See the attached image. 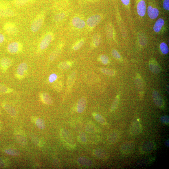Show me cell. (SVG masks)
<instances>
[{"label": "cell", "instance_id": "11a10c76", "mask_svg": "<svg viewBox=\"0 0 169 169\" xmlns=\"http://www.w3.org/2000/svg\"><path fill=\"white\" fill-rule=\"evenodd\" d=\"M1 110H0V115H1Z\"/></svg>", "mask_w": 169, "mask_h": 169}, {"label": "cell", "instance_id": "4dcf8cb0", "mask_svg": "<svg viewBox=\"0 0 169 169\" xmlns=\"http://www.w3.org/2000/svg\"><path fill=\"white\" fill-rule=\"evenodd\" d=\"M71 66V63L70 62L68 61H64L59 64L58 68L60 70H66L69 68Z\"/></svg>", "mask_w": 169, "mask_h": 169}, {"label": "cell", "instance_id": "d4e9b609", "mask_svg": "<svg viewBox=\"0 0 169 169\" xmlns=\"http://www.w3.org/2000/svg\"><path fill=\"white\" fill-rule=\"evenodd\" d=\"M78 161L79 164L84 166L90 167L92 164L91 161L85 157H79L78 159Z\"/></svg>", "mask_w": 169, "mask_h": 169}, {"label": "cell", "instance_id": "2e32d148", "mask_svg": "<svg viewBox=\"0 0 169 169\" xmlns=\"http://www.w3.org/2000/svg\"><path fill=\"white\" fill-rule=\"evenodd\" d=\"M120 134L117 131H113L109 133L107 137V140L109 143L114 144L120 138Z\"/></svg>", "mask_w": 169, "mask_h": 169}, {"label": "cell", "instance_id": "e575fe53", "mask_svg": "<svg viewBox=\"0 0 169 169\" xmlns=\"http://www.w3.org/2000/svg\"><path fill=\"white\" fill-rule=\"evenodd\" d=\"M161 51L163 54H167L169 52V49L167 45L164 42H162L160 45Z\"/></svg>", "mask_w": 169, "mask_h": 169}, {"label": "cell", "instance_id": "db71d44e", "mask_svg": "<svg viewBox=\"0 0 169 169\" xmlns=\"http://www.w3.org/2000/svg\"><path fill=\"white\" fill-rule=\"evenodd\" d=\"M1 122H0V128H1Z\"/></svg>", "mask_w": 169, "mask_h": 169}, {"label": "cell", "instance_id": "681fc988", "mask_svg": "<svg viewBox=\"0 0 169 169\" xmlns=\"http://www.w3.org/2000/svg\"><path fill=\"white\" fill-rule=\"evenodd\" d=\"M5 37L3 34L0 33V44H2L4 41Z\"/></svg>", "mask_w": 169, "mask_h": 169}, {"label": "cell", "instance_id": "d590c367", "mask_svg": "<svg viewBox=\"0 0 169 169\" xmlns=\"http://www.w3.org/2000/svg\"><path fill=\"white\" fill-rule=\"evenodd\" d=\"M36 124L37 127L41 129H43L45 128V124L44 120L41 118H38L36 122Z\"/></svg>", "mask_w": 169, "mask_h": 169}, {"label": "cell", "instance_id": "d6a6232c", "mask_svg": "<svg viewBox=\"0 0 169 169\" xmlns=\"http://www.w3.org/2000/svg\"><path fill=\"white\" fill-rule=\"evenodd\" d=\"M84 44V41L83 39H81L77 41L74 46L73 49L74 51H77L81 48Z\"/></svg>", "mask_w": 169, "mask_h": 169}, {"label": "cell", "instance_id": "4fadbf2b", "mask_svg": "<svg viewBox=\"0 0 169 169\" xmlns=\"http://www.w3.org/2000/svg\"><path fill=\"white\" fill-rule=\"evenodd\" d=\"M12 64V60L8 57L3 58L0 60V66L5 71L8 69Z\"/></svg>", "mask_w": 169, "mask_h": 169}, {"label": "cell", "instance_id": "e0dca14e", "mask_svg": "<svg viewBox=\"0 0 169 169\" xmlns=\"http://www.w3.org/2000/svg\"><path fill=\"white\" fill-rule=\"evenodd\" d=\"M87 104L86 99L82 97L79 100L77 106V110L79 113H81L85 110Z\"/></svg>", "mask_w": 169, "mask_h": 169}, {"label": "cell", "instance_id": "52a82bcc", "mask_svg": "<svg viewBox=\"0 0 169 169\" xmlns=\"http://www.w3.org/2000/svg\"><path fill=\"white\" fill-rule=\"evenodd\" d=\"M155 144L150 141H145L142 143L140 146L139 150L143 153H148L155 150Z\"/></svg>", "mask_w": 169, "mask_h": 169}, {"label": "cell", "instance_id": "44dd1931", "mask_svg": "<svg viewBox=\"0 0 169 169\" xmlns=\"http://www.w3.org/2000/svg\"><path fill=\"white\" fill-rule=\"evenodd\" d=\"M2 106L6 112L11 116L14 117L16 116V111L13 106L4 103L2 104Z\"/></svg>", "mask_w": 169, "mask_h": 169}, {"label": "cell", "instance_id": "484cf974", "mask_svg": "<svg viewBox=\"0 0 169 169\" xmlns=\"http://www.w3.org/2000/svg\"><path fill=\"white\" fill-rule=\"evenodd\" d=\"M14 91L4 84L0 83V94H6L12 93Z\"/></svg>", "mask_w": 169, "mask_h": 169}, {"label": "cell", "instance_id": "6da1fadb", "mask_svg": "<svg viewBox=\"0 0 169 169\" xmlns=\"http://www.w3.org/2000/svg\"><path fill=\"white\" fill-rule=\"evenodd\" d=\"M54 38V34L52 32H48L46 33L42 37L39 45L38 49L40 51H42L47 49L51 44Z\"/></svg>", "mask_w": 169, "mask_h": 169}, {"label": "cell", "instance_id": "277c9868", "mask_svg": "<svg viewBox=\"0 0 169 169\" xmlns=\"http://www.w3.org/2000/svg\"><path fill=\"white\" fill-rule=\"evenodd\" d=\"M143 129L140 122L138 119L133 120L131 124L129 132L132 135H137L141 133Z\"/></svg>", "mask_w": 169, "mask_h": 169}, {"label": "cell", "instance_id": "f35d334b", "mask_svg": "<svg viewBox=\"0 0 169 169\" xmlns=\"http://www.w3.org/2000/svg\"><path fill=\"white\" fill-rule=\"evenodd\" d=\"M85 129L87 132L92 133L95 131V128L94 125L93 124L90 123L87 125Z\"/></svg>", "mask_w": 169, "mask_h": 169}, {"label": "cell", "instance_id": "9a60e30c", "mask_svg": "<svg viewBox=\"0 0 169 169\" xmlns=\"http://www.w3.org/2000/svg\"><path fill=\"white\" fill-rule=\"evenodd\" d=\"M63 44H61L57 46L50 55L49 59L52 61L56 60L59 56L61 51Z\"/></svg>", "mask_w": 169, "mask_h": 169}, {"label": "cell", "instance_id": "74e56055", "mask_svg": "<svg viewBox=\"0 0 169 169\" xmlns=\"http://www.w3.org/2000/svg\"><path fill=\"white\" fill-rule=\"evenodd\" d=\"M101 71L105 74L110 76H113L115 75V72L113 70L107 68L101 69Z\"/></svg>", "mask_w": 169, "mask_h": 169}, {"label": "cell", "instance_id": "8fae6325", "mask_svg": "<svg viewBox=\"0 0 169 169\" xmlns=\"http://www.w3.org/2000/svg\"><path fill=\"white\" fill-rule=\"evenodd\" d=\"M152 97L153 102L155 105L160 109H163L164 106V103L163 99L161 95L157 91H153L152 93Z\"/></svg>", "mask_w": 169, "mask_h": 169}, {"label": "cell", "instance_id": "7a4b0ae2", "mask_svg": "<svg viewBox=\"0 0 169 169\" xmlns=\"http://www.w3.org/2000/svg\"><path fill=\"white\" fill-rule=\"evenodd\" d=\"M45 19L44 14H38L34 18L30 26V29L33 32H36L39 31L43 25Z\"/></svg>", "mask_w": 169, "mask_h": 169}, {"label": "cell", "instance_id": "f546056e", "mask_svg": "<svg viewBox=\"0 0 169 169\" xmlns=\"http://www.w3.org/2000/svg\"><path fill=\"white\" fill-rule=\"evenodd\" d=\"M5 152L9 155L13 156H17L20 155V152L17 150L14 149H8L5 150Z\"/></svg>", "mask_w": 169, "mask_h": 169}, {"label": "cell", "instance_id": "603a6c76", "mask_svg": "<svg viewBox=\"0 0 169 169\" xmlns=\"http://www.w3.org/2000/svg\"><path fill=\"white\" fill-rule=\"evenodd\" d=\"M67 13L66 12H60L54 15L53 18V21L55 22H59L62 21L67 16Z\"/></svg>", "mask_w": 169, "mask_h": 169}, {"label": "cell", "instance_id": "4316f807", "mask_svg": "<svg viewBox=\"0 0 169 169\" xmlns=\"http://www.w3.org/2000/svg\"><path fill=\"white\" fill-rule=\"evenodd\" d=\"M101 38L98 34H95L92 38V45L95 47H97L100 43Z\"/></svg>", "mask_w": 169, "mask_h": 169}, {"label": "cell", "instance_id": "f907efd6", "mask_svg": "<svg viewBox=\"0 0 169 169\" xmlns=\"http://www.w3.org/2000/svg\"><path fill=\"white\" fill-rule=\"evenodd\" d=\"M5 166V164L4 162L1 158H0V168H3Z\"/></svg>", "mask_w": 169, "mask_h": 169}, {"label": "cell", "instance_id": "ab89813d", "mask_svg": "<svg viewBox=\"0 0 169 169\" xmlns=\"http://www.w3.org/2000/svg\"><path fill=\"white\" fill-rule=\"evenodd\" d=\"M100 60L104 64L106 65L109 63V58L108 56L105 55H101L99 57Z\"/></svg>", "mask_w": 169, "mask_h": 169}, {"label": "cell", "instance_id": "816d5d0a", "mask_svg": "<svg viewBox=\"0 0 169 169\" xmlns=\"http://www.w3.org/2000/svg\"><path fill=\"white\" fill-rule=\"evenodd\" d=\"M121 1L124 5H128L129 3L130 0H121Z\"/></svg>", "mask_w": 169, "mask_h": 169}, {"label": "cell", "instance_id": "836d02e7", "mask_svg": "<svg viewBox=\"0 0 169 169\" xmlns=\"http://www.w3.org/2000/svg\"><path fill=\"white\" fill-rule=\"evenodd\" d=\"M76 72H74L72 73L68 79L67 81V86L69 87H71L73 83H74L76 78Z\"/></svg>", "mask_w": 169, "mask_h": 169}, {"label": "cell", "instance_id": "8992f818", "mask_svg": "<svg viewBox=\"0 0 169 169\" xmlns=\"http://www.w3.org/2000/svg\"><path fill=\"white\" fill-rule=\"evenodd\" d=\"M23 45L20 42L14 41L10 43L7 47V50L11 54H16L21 52Z\"/></svg>", "mask_w": 169, "mask_h": 169}, {"label": "cell", "instance_id": "f6af8a7d", "mask_svg": "<svg viewBox=\"0 0 169 169\" xmlns=\"http://www.w3.org/2000/svg\"><path fill=\"white\" fill-rule=\"evenodd\" d=\"M30 138L34 144L37 145H39V140L36 136L34 135H30Z\"/></svg>", "mask_w": 169, "mask_h": 169}, {"label": "cell", "instance_id": "f1b7e54d", "mask_svg": "<svg viewBox=\"0 0 169 169\" xmlns=\"http://www.w3.org/2000/svg\"><path fill=\"white\" fill-rule=\"evenodd\" d=\"M94 117L95 120L100 124L102 125H105L106 124V122L105 119L101 115L99 114H95L94 115Z\"/></svg>", "mask_w": 169, "mask_h": 169}, {"label": "cell", "instance_id": "7402d4cb", "mask_svg": "<svg viewBox=\"0 0 169 169\" xmlns=\"http://www.w3.org/2000/svg\"><path fill=\"white\" fill-rule=\"evenodd\" d=\"M164 24V21L162 18H159L157 20L153 26V29L156 32H159Z\"/></svg>", "mask_w": 169, "mask_h": 169}, {"label": "cell", "instance_id": "ba28073f", "mask_svg": "<svg viewBox=\"0 0 169 169\" xmlns=\"http://www.w3.org/2000/svg\"><path fill=\"white\" fill-rule=\"evenodd\" d=\"M14 11L3 3H0V17H13L15 16Z\"/></svg>", "mask_w": 169, "mask_h": 169}, {"label": "cell", "instance_id": "f5cc1de1", "mask_svg": "<svg viewBox=\"0 0 169 169\" xmlns=\"http://www.w3.org/2000/svg\"><path fill=\"white\" fill-rule=\"evenodd\" d=\"M165 145L167 146V147H169V140H166V142H165Z\"/></svg>", "mask_w": 169, "mask_h": 169}, {"label": "cell", "instance_id": "5b68a950", "mask_svg": "<svg viewBox=\"0 0 169 169\" xmlns=\"http://www.w3.org/2000/svg\"><path fill=\"white\" fill-rule=\"evenodd\" d=\"M28 66L25 63H23L19 65L17 68L15 76L19 80L24 78L27 74Z\"/></svg>", "mask_w": 169, "mask_h": 169}, {"label": "cell", "instance_id": "7dc6e473", "mask_svg": "<svg viewBox=\"0 0 169 169\" xmlns=\"http://www.w3.org/2000/svg\"><path fill=\"white\" fill-rule=\"evenodd\" d=\"M57 78V76L55 74H52L49 76V81L50 82H53L55 81Z\"/></svg>", "mask_w": 169, "mask_h": 169}, {"label": "cell", "instance_id": "b9f144b4", "mask_svg": "<svg viewBox=\"0 0 169 169\" xmlns=\"http://www.w3.org/2000/svg\"><path fill=\"white\" fill-rule=\"evenodd\" d=\"M169 116L167 115L161 117L160 118V121L162 123L166 125H168L169 122Z\"/></svg>", "mask_w": 169, "mask_h": 169}, {"label": "cell", "instance_id": "c3c4849f", "mask_svg": "<svg viewBox=\"0 0 169 169\" xmlns=\"http://www.w3.org/2000/svg\"><path fill=\"white\" fill-rule=\"evenodd\" d=\"M164 8L166 10H169V0H164L163 2Z\"/></svg>", "mask_w": 169, "mask_h": 169}, {"label": "cell", "instance_id": "cb8c5ba5", "mask_svg": "<svg viewBox=\"0 0 169 169\" xmlns=\"http://www.w3.org/2000/svg\"><path fill=\"white\" fill-rule=\"evenodd\" d=\"M15 137L17 143L20 145L24 146L27 144V140L26 138L21 134H16Z\"/></svg>", "mask_w": 169, "mask_h": 169}, {"label": "cell", "instance_id": "ee69618b", "mask_svg": "<svg viewBox=\"0 0 169 169\" xmlns=\"http://www.w3.org/2000/svg\"><path fill=\"white\" fill-rule=\"evenodd\" d=\"M54 88L57 91H60L62 89V84L60 82H57L54 84Z\"/></svg>", "mask_w": 169, "mask_h": 169}, {"label": "cell", "instance_id": "30bf717a", "mask_svg": "<svg viewBox=\"0 0 169 169\" xmlns=\"http://www.w3.org/2000/svg\"><path fill=\"white\" fill-rule=\"evenodd\" d=\"M3 30L7 34L10 35H14L18 32L17 27L14 23L7 22L3 25Z\"/></svg>", "mask_w": 169, "mask_h": 169}, {"label": "cell", "instance_id": "8d00e7d4", "mask_svg": "<svg viewBox=\"0 0 169 169\" xmlns=\"http://www.w3.org/2000/svg\"><path fill=\"white\" fill-rule=\"evenodd\" d=\"M119 102H120V97L117 95L115 98L114 101L112 106L111 107V112L115 110L117 108L119 104Z\"/></svg>", "mask_w": 169, "mask_h": 169}, {"label": "cell", "instance_id": "7c38bea8", "mask_svg": "<svg viewBox=\"0 0 169 169\" xmlns=\"http://www.w3.org/2000/svg\"><path fill=\"white\" fill-rule=\"evenodd\" d=\"M72 24L77 29H81L86 26V22L83 19L78 16H75L72 20Z\"/></svg>", "mask_w": 169, "mask_h": 169}, {"label": "cell", "instance_id": "9c48e42d", "mask_svg": "<svg viewBox=\"0 0 169 169\" xmlns=\"http://www.w3.org/2000/svg\"><path fill=\"white\" fill-rule=\"evenodd\" d=\"M101 20V15L98 14L92 15L87 20L86 23L88 27L90 29H93L99 23Z\"/></svg>", "mask_w": 169, "mask_h": 169}, {"label": "cell", "instance_id": "ac0fdd59", "mask_svg": "<svg viewBox=\"0 0 169 169\" xmlns=\"http://www.w3.org/2000/svg\"><path fill=\"white\" fill-rule=\"evenodd\" d=\"M149 68L151 71L154 74H158L161 71L159 65L155 61L153 60L149 63Z\"/></svg>", "mask_w": 169, "mask_h": 169}, {"label": "cell", "instance_id": "60d3db41", "mask_svg": "<svg viewBox=\"0 0 169 169\" xmlns=\"http://www.w3.org/2000/svg\"><path fill=\"white\" fill-rule=\"evenodd\" d=\"M79 138L80 141L83 143H86L87 138L86 134L84 133H81L79 134Z\"/></svg>", "mask_w": 169, "mask_h": 169}, {"label": "cell", "instance_id": "7bdbcfd3", "mask_svg": "<svg viewBox=\"0 0 169 169\" xmlns=\"http://www.w3.org/2000/svg\"><path fill=\"white\" fill-rule=\"evenodd\" d=\"M106 31L107 36L110 38L112 37L113 30L112 27L110 25H108L106 26Z\"/></svg>", "mask_w": 169, "mask_h": 169}, {"label": "cell", "instance_id": "3957f363", "mask_svg": "<svg viewBox=\"0 0 169 169\" xmlns=\"http://www.w3.org/2000/svg\"><path fill=\"white\" fill-rule=\"evenodd\" d=\"M135 147V143L132 141H126L121 146L120 151L124 155H128L134 150Z\"/></svg>", "mask_w": 169, "mask_h": 169}, {"label": "cell", "instance_id": "bcb514c9", "mask_svg": "<svg viewBox=\"0 0 169 169\" xmlns=\"http://www.w3.org/2000/svg\"><path fill=\"white\" fill-rule=\"evenodd\" d=\"M112 55L115 58L118 59H120L121 58V56L116 50H113L112 51Z\"/></svg>", "mask_w": 169, "mask_h": 169}, {"label": "cell", "instance_id": "d6986e66", "mask_svg": "<svg viewBox=\"0 0 169 169\" xmlns=\"http://www.w3.org/2000/svg\"><path fill=\"white\" fill-rule=\"evenodd\" d=\"M159 11L158 9L149 6L148 8V16L152 19H156L158 17Z\"/></svg>", "mask_w": 169, "mask_h": 169}, {"label": "cell", "instance_id": "1f68e13d", "mask_svg": "<svg viewBox=\"0 0 169 169\" xmlns=\"http://www.w3.org/2000/svg\"><path fill=\"white\" fill-rule=\"evenodd\" d=\"M33 0H14V3L15 6L20 7L23 6L27 3Z\"/></svg>", "mask_w": 169, "mask_h": 169}, {"label": "cell", "instance_id": "5bb4252c", "mask_svg": "<svg viewBox=\"0 0 169 169\" xmlns=\"http://www.w3.org/2000/svg\"><path fill=\"white\" fill-rule=\"evenodd\" d=\"M146 10L145 2L142 0L138 3L137 5V10L138 14L141 16H144L145 14Z\"/></svg>", "mask_w": 169, "mask_h": 169}, {"label": "cell", "instance_id": "83f0119b", "mask_svg": "<svg viewBox=\"0 0 169 169\" xmlns=\"http://www.w3.org/2000/svg\"><path fill=\"white\" fill-rule=\"evenodd\" d=\"M94 153L95 156L99 158L105 159L107 157V155L105 152L101 149L95 150L94 151Z\"/></svg>", "mask_w": 169, "mask_h": 169}, {"label": "cell", "instance_id": "ffe728a7", "mask_svg": "<svg viewBox=\"0 0 169 169\" xmlns=\"http://www.w3.org/2000/svg\"><path fill=\"white\" fill-rule=\"evenodd\" d=\"M41 101L45 104L51 105L53 102L52 99L49 94L47 93H42L40 94Z\"/></svg>", "mask_w": 169, "mask_h": 169}]
</instances>
